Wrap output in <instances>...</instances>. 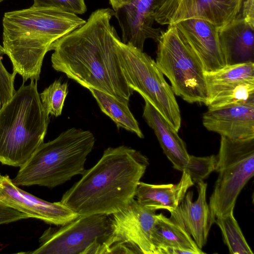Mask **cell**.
Wrapping results in <instances>:
<instances>
[{"instance_id": "6da1fadb", "label": "cell", "mask_w": 254, "mask_h": 254, "mask_svg": "<svg viewBox=\"0 0 254 254\" xmlns=\"http://www.w3.org/2000/svg\"><path fill=\"white\" fill-rule=\"evenodd\" d=\"M109 8L93 11L86 22L56 41L51 48L53 67L81 86L108 93L128 104L133 90L123 71L118 55L120 39Z\"/></svg>"}, {"instance_id": "7a4b0ae2", "label": "cell", "mask_w": 254, "mask_h": 254, "mask_svg": "<svg viewBox=\"0 0 254 254\" xmlns=\"http://www.w3.org/2000/svg\"><path fill=\"white\" fill-rule=\"evenodd\" d=\"M148 165V159L139 151L124 145L109 147L61 202L79 216L118 212L135 197Z\"/></svg>"}, {"instance_id": "3957f363", "label": "cell", "mask_w": 254, "mask_h": 254, "mask_svg": "<svg viewBox=\"0 0 254 254\" xmlns=\"http://www.w3.org/2000/svg\"><path fill=\"white\" fill-rule=\"evenodd\" d=\"M86 22L76 14L48 7L6 12L2 18V44L5 54L23 83L37 81L46 54L53 43Z\"/></svg>"}, {"instance_id": "277c9868", "label": "cell", "mask_w": 254, "mask_h": 254, "mask_svg": "<svg viewBox=\"0 0 254 254\" xmlns=\"http://www.w3.org/2000/svg\"><path fill=\"white\" fill-rule=\"evenodd\" d=\"M49 115L37 90V81L24 83L0 108V162L21 167L44 142Z\"/></svg>"}, {"instance_id": "5b68a950", "label": "cell", "mask_w": 254, "mask_h": 254, "mask_svg": "<svg viewBox=\"0 0 254 254\" xmlns=\"http://www.w3.org/2000/svg\"><path fill=\"white\" fill-rule=\"evenodd\" d=\"M95 137L89 130L74 127L52 141L41 143L12 180L16 186L38 185L53 188L85 171Z\"/></svg>"}, {"instance_id": "8992f818", "label": "cell", "mask_w": 254, "mask_h": 254, "mask_svg": "<svg viewBox=\"0 0 254 254\" xmlns=\"http://www.w3.org/2000/svg\"><path fill=\"white\" fill-rule=\"evenodd\" d=\"M156 63L177 96L190 103L205 104L207 92L202 64L175 24L161 32Z\"/></svg>"}, {"instance_id": "52a82bcc", "label": "cell", "mask_w": 254, "mask_h": 254, "mask_svg": "<svg viewBox=\"0 0 254 254\" xmlns=\"http://www.w3.org/2000/svg\"><path fill=\"white\" fill-rule=\"evenodd\" d=\"M120 64L129 87L150 103L177 132L181 125L180 108L171 87L149 55L121 39L117 41Z\"/></svg>"}, {"instance_id": "ba28073f", "label": "cell", "mask_w": 254, "mask_h": 254, "mask_svg": "<svg viewBox=\"0 0 254 254\" xmlns=\"http://www.w3.org/2000/svg\"><path fill=\"white\" fill-rule=\"evenodd\" d=\"M217 157L218 176L208 204L215 218L234 211L238 195L254 175V138L221 136Z\"/></svg>"}, {"instance_id": "9c48e42d", "label": "cell", "mask_w": 254, "mask_h": 254, "mask_svg": "<svg viewBox=\"0 0 254 254\" xmlns=\"http://www.w3.org/2000/svg\"><path fill=\"white\" fill-rule=\"evenodd\" d=\"M109 218V230L97 254H155L152 235L157 214L133 198Z\"/></svg>"}, {"instance_id": "30bf717a", "label": "cell", "mask_w": 254, "mask_h": 254, "mask_svg": "<svg viewBox=\"0 0 254 254\" xmlns=\"http://www.w3.org/2000/svg\"><path fill=\"white\" fill-rule=\"evenodd\" d=\"M105 214L79 216L59 228L50 227L39 238L32 254H97L109 230Z\"/></svg>"}, {"instance_id": "8fae6325", "label": "cell", "mask_w": 254, "mask_h": 254, "mask_svg": "<svg viewBox=\"0 0 254 254\" xmlns=\"http://www.w3.org/2000/svg\"><path fill=\"white\" fill-rule=\"evenodd\" d=\"M243 0H165L156 10L154 20L169 25L188 19H200L219 29L240 14Z\"/></svg>"}, {"instance_id": "7c38bea8", "label": "cell", "mask_w": 254, "mask_h": 254, "mask_svg": "<svg viewBox=\"0 0 254 254\" xmlns=\"http://www.w3.org/2000/svg\"><path fill=\"white\" fill-rule=\"evenodd\" d=\"M0 204L20 211L30 218L57 226L67 224L79 216L61 201L48 202L23 190L7 175L0 178Z\"/></svg>"}, {"instance_id": "4fadbf2b", "label": "cell", "mask_w": 254, "mask_h": 254, "mask_svg": "<svg viewBox=\"0 0 254 254\" xmlns=\"http://www.w3.org/2000/svg\"><path fill=\"white\" fill-rule=\"evenodd\" d=\"M165 0H129L115 11L122 33V42L143 51L147 39L157 42L161 30L154 28L156 10Z\"/></svg>"}, {"instance_id": "5bb4252c", "label": "cell", "mask_w": 254, "mask_h": 254, "mask_svg": "<svg viewBox=\"0 0 254 254\" xmlns=\"http://www.w3.org/2000/svg\"><path fill=\"white\" fill-rule=\"evenodd\" d=\"M179 32L200 60L204 71H212L225 65L218 29L200 19H188L174 24Z\"/></svg>"}, {"instance_id": "9a60e30c", "label": "cell", "mask_w": 254, "mask_h": 254, "mask_svg": "<svg viewBox=\"0 0 254 254\" xmlns=\"http://www.w3.org/2000/svg\"><path fill=\"white\" fill-rule=\"evenodd\" d=\"M196 184V200L192 201L193 192L189 191L179 206L169 212L170 218L183 227L198 247L202 249L206 244L209 231L216 218L206 201L207 184L203 181Z\"/></svg>"}, {"instance_id": "2e32d148", "label": "cell", "mask_w": 254, "mask_h": 254, "mask_svg": "<svg viewBox=\"0 0 254 254\" xmlns=\"http://www.w3.org/2000/svg\"><path fill=\"white\" fill-rule=\"evenodd\" d=\"M202 124L208 130L231 139L254 138V104L208 110Z\"/></svg>"}, {"instance_id": "e0dca14e", "label": "cell", "mask_w": 254, "mask_h": 254, "mask_svg": "<svg viewBox=\"0 0 254 254\" xmlns=\"http://www.w3.org/2000/svg\"><path fill=\"white\" fill-rule=\"evenodd\" d=\"M220 44L226 65L254 63V25L240 14L218 29Z\"/></svg>"}, {"instance_id": "ac0fdd59", "label": "cell", "mask_w": 254, "mask_h": 254, "mask_svg": "<svg viewBox=\"0 0 254 254\" xmlns=\"http://www.w3.org/2000/svg\"><path fill=\"white\" fill-rule=\"evenodd\" d=\"M144 101L143 117L154 131L164 153L173 167L183 172L190 156L184 141L156 109L146 100Z\"/></svg>"}, {"instance_id": "d6986e66", "label": "cell", "mask_w": 254, "mask_h": 254, "mask_svg": "<svg viewBox=\"0 0 254 254\" xmlns=\"http://www.w3.org/2000/svg\"><path fill=\"white\" fill-rule=\"evenodd\" d=\"M177 184L152 185L139 182L135 197L146 208L156 211L175 209L184 199L188 189L194 185L189 175L183 171Z\"/></svg>"}, {"instance_id": "ffe728a7", "label": "cell", "mask_w": 254, "mask_h": 254, "mask_svg": "<svg viewBox=\"0 0 254 254\" xmlns=\"http://www.w3.org/2000/svg\"><path fill=\"white\" fill-rule=\"evenodd\" d=\"M152 241L155 254L167 248L187 250L192 254H205L183 227L161 213L156 215Z\"/></svg>"}, {"instance_id": "44dd1931", "label": "cell", "mask_w": 254, "mask_h": 254, "mask_svg": "<svg viewBox=\"0 0 254 254\" xmlns=\"http://www.w3.org/2000/svg\"><path fill=\"white\" fill-rule=\"evenodd\" d=\"M208 110L254 104V80L230 81L207 86Z\"/></svg>"}, {"instance_id": "7402d4cb", "label": "cell", "mask_w": 254, "mask_h": 254, "mask_svg": "<svg viewBox=\"0 0 254 254\" xmlns=\"http://www.w3.org/2000/svg\"><path fill=\"white\" fill-rule=\"evenodd\" d=\"M88 89L96 99L101 110L114 122L118 128H123L135 133L139 138L144 137L137 121L128 108V104L121 102L100 90L92 88Z\"/></svg>"}, {"instance_id": "603a6c76", "label": "cell", "mask_w": 254, "mask_h": 254, "mask_svg": "<svg viewBox=\"0 0 254 254\" xmlns=\"http://www.w3.org/2000/svg\"><path fill=\"white\" fill-rule=\"evenodd\" d=\"M234 211L216 217L224 242L232 254H253L234 216Z\"/></svg>"}, {"instance_id": "cb8c5ba5", "label": "cell", "mask_w": 254, "mask_h": 254, "mask_svg": "<svg viewBox=\"0 0 254 254\" xmlns=\"http://www.w3.org/2000/svg\"><path fill=\"white\" fill-rule=\"evenodd\" d=\"M204 76L206 87L230 81L254 80V63L227 64L214 71H204Z\"/></svg>"}, {"instance_id": "d4e9b609", "label": "cell", "mask_w": 254, "mask_h": 254, "mask_svg": "<svg viewBox=\"0 0 254 254\" xmlns=\"http://www.w3.org/2000/svg\"><path fill=\"white\" fill-rule=\"evenodd\" d=\"M68 91L67 82L58 79L39 94L42 104L49 115L56 117L61 115Z\"/></svg>"}, {"instance_id": "484cf974", "label": "cell", "mask_w": 254, "mask_h": 254, "mask_svg": "<svg viewBox=\"0 0 254 254\" xmlns=\"http://www.w3.org/2000/svg\"><path fill=\"white\" fill-rule=\"evenodd\" d=\"M217 161V157L214 155L205 157L190 155L189 161L183 171L189 175L194 183H197L203 181L215 171Z\"/></svg>"}, {"instance_id": "4316f807", "label": "cell", "mask_w": 254, "mask_h": 254, "mask_svg": "<svg viewBox=\"0 0 254 254\" xmlns=\"http://www.w3.org/2000/svg\"><path fill=\"white\" fill-rule=\"evenodd\" d=\"M5 52L3 46L0 45V108L13 96L16 91L14 81L16 73H10L4 66L2 59Z\"/></svg>"}, {"instance_id": "83f0119b", "label": "cell", "mask_w": 254, "mask_h": 254, "mask_svg": "<svg viewBox=\"0 0 254 254\" xmlns=\"http://www.w3.org/2000/svg\"><path fill=\"white\" fill-rule=\"evenodd\" d=\"M36 7H54L75 14H82L87 11L85 0H33Z\"/></svg>"}, {"instance_id": "f1b7e54d", "label": "cell", "mask_w": 254, "mask_h": 254, "mask_svg": "<svg viewBox=\"0 0 254 254\" xmlns=\"http://www.w3.org/2000/svg\"><path fill=\"white\" fill-rule=\"evenodd\" d=\"M29 218L28 215L20 211L0 204V225Z\"/></svg>"}, {"instance_id": "f546056e", "label": "cell", "mask_w": 254, "mask_h": 254, "mask_svg": "<svg viewBox=\"0 0 254 254\" xmlns=\"http://www.w3.org/2000/svg\"><path fill=\"white\" fill-rule=\"evenodd\" d=\"M129 0H109L110 3L114 11L122 8L126 5Z\"/></svg>"}, {"instance_id": "4dcf8cb0", "label": "cell", "mask_w": 254, "mask_h": 254, "mask_svg": "<svg viewBox=\"0 0 254 254\" xmlns=\"http://www.w3.org/2000/svg\"><path fill=\"white\" fill-rule=\"evenodd\" d=\"M1 177V174H0V177Z\"/></svg>"}, {"instance_id": "1f68e13d", "label": "cell", "mask_w": 254, "mask_h": 254, "mask_svg": "<svg viewBox=\"0 0 254 254\" xmlns=\"http://www.w3.org/2000/svg\"><path fill=\"white\" fill-rule=\"evenodd\" d=\"M3 0H0V2L2 1Z\"/></svg>"}]
</instances>
